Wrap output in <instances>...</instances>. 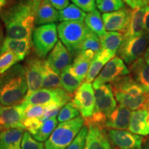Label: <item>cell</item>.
I'll return each mask as SVG.
<instances>
[{"mask_svg":"<svg viewBox=\"0 0 149 149\" xmlns=\"http://www.w3.org/2000/svg\"><path fill=\"white\" fill-rule=\"evenodd\" d=\"M43 0H15L0 12L6 37L31 40L37 11Z\"/></svg>","mask_w":149,"mask_h":149,"instance_id":"6da1fadb","label":"cell"},{"mask_svg":"<svg viewBox=\"0 0 149 149\" xmlns=\"http://www.w3.org/2000/svg\"><path fill=\"white\" fill-rule=\"evenodd\" d=\"M28 84L24 66L17 64L0 75V104L4 107L17 105L27 95Z\"/></svg>","mask_w":149,"mask_h":149,"instance_id":"7a4b0ae2","label":"cell"},{"mask_svg":"<svg viewBox=\"0 0 149 149\" xmlns=\"http://www.w3.org/2000/svg\"><path fill=\"white\" fill-rule=\"evenodd\" d=\"M90 31L84 21L62 22L57 26L59 39L72 57L80 53L81 44Z\"/></svg>","mask_w":149,"mask_h":149,"instance_id":"3957f363","label":"cell"},{"mask_svg":"<svg viewBox=\"0 0 149 149\" xmlns=\"http://www.w3.org/2000/svg\"><path fill=\"white\" fill-rule=\"evenodd\" d=\"M85 124L82 116H79L73 120L61 122L59 124L44 144L46 149H66Z\"/></svg>","mask_w":149,"mask_h":149,"instance_id":"277c9868","label":"cell"},{"mask_svg":"<svg viewBox=\"0 0 149 149\" xmlns=\"http://www.w3.org/2000/svg\"><path fill=\"white\" fill-rule=\"evenodd\" d=\"M57 26L56 24H48L37 26L32 34L35 53L41 59L45 58L57 44Z\"/></svg>","mask_w":149,"mask_h":149,"instance_id":"5b68a950","label":"cell"},{"mask_svg":"<svg viewBox=\"0 0 149 149\" xmlns=\"http://www.w3.org/2000/svg\"><path fill=\"white\" fill-rule=\"evenodd\" d=\"M71 99L72 95L61 88H41L26 97L22 103L27 107L31 105H46L52 104L63 107L66 104L69 103Z\"/></svg>","mask_w":149,"mask_h":149,"instance_id":"8992f818","label":"cell"},{"mask_svg":"<svg viewBox=\"0 0 149 149\" xmlns=\"http://www.w3.org/2000/svg\"><path fill=\"white\" fill-rule=\"evenodd\" d=\"M149 44V34L139 37H124V40L117 51V55L124 62L130 65L146 51Z\"/></svg>","mask_w":149,"mask_h":149,"instance_id":"52a82bcc","label":"cell"},{"mask_svg":"<svg viewBox=\"0 0 149 149\" xmlns=\"http://www.w3.org/2000/svg\"><path fill=\"white\" fill-rule=\"evenodd\" d=\"M129 73V70L124 64V61L118 56H115L102 68L101 72L93 81V87L95 89L102 85L112 83L118 78L128 75Z\"/></svg>","mask_w":149,"mask_h":149,"instance_id":"ba28073f","label":"cell"},{"mask_svg":"<svg viewBox=\"0 0 149 149\" xmlns=\"http://www.w3.org/2000/svg\"><path fill=\"white\" fill-rule=\"evenodd\" d=\"M72 103L84 119L92 116L95 108V97L93 85L86 81L81 84L74 93Z\"/></svg>","mask_w":149,"mask_h":149,"instance_id":"9c48e42d","label":"cell"},{"mask_svg":"<svg viewBox=\"0 0 149 149\" xmlns=\"http://www.w3.org/2000/svg\"><path fill=\"white\" fill-rule=\"evenodd\" d=\"M44 61L45 60H43L42 59L35 56L29 57L26 61L24 66L25 68L28 84L26 96L40 90L42 86Z\"/></svg>","mask_w":149,"mask_h":149,"instance_id":"30bf717a","label":"cell"},{"mask_svg":"<svg viewBox=\"0 0 149 149\" xmlns=\"http://www.w3.org/2000/svg\"><path fill=\"white\" fill-rule=\"evenodd\" d=\"M95 108L94 112L95 113L108 117L117 107L114 93L110 84L102 85L95 89Z\"/></svg>","mask_w":149,"mask_h":149,"instance_id":"8fae6325","label":"cell"},{"mask_svg":"<svg viewBox=\"0 0 149 149\" xmlns=\"http://www.w3.org/2000/svg\"><path fill=\"white\" fill-rule=\"evenodd\" d=\"M26 108L24 103L5 107L0 115V127L1 129L19 128L25 130L23 122L24 112Z\"/></svg>","mask_w":149,"mask_h":149,"instance_id":"7c38bea8","label":"cell"},{"mask_svg":"<svg viewBox=\"0 0 149 149\" xmlns=\"http://www.w3.org/2000/svg\"><path fill=\"white\" fill-rule=\"evenodd\" d=\"M112 144L119 149H141L143 137L141 135L122 130L110 129L107 133Z\"/></svg>","mask_w":149,"mask_h":149,"instance_id":"4fadbf2b","label":"cell"},{"mask_svg":"<svg viewBox=\"0 0 149 149\" xmlns=\"http://www.w3.org/2000/svg\"><path fill=\"white\" fill-rule=\"evenodd\" d=\"M130 11L128 8H122L114 12L103 13V19L106 31L109 32H116L124 33L127 29L130 21Z\"/></svg>","mask_w":149,"mask_h":149,"instance_id":"5bb4252c","label":"cell"},{"mask_svg":"<svg viewBox=\"0 0 149 149\" xmlns=\"http://www.w3.org/2000/svg\"><path fill=\"white\" fill-rule=\"evenodd\" d=\"M72 56L61 41H58L48 55L46 62L56 73H60L65 68L70 65Z\"/></svg>","mask_w":149,"mask_h":149,"instance_id":"9a60e30c","label":"cell"},{"mask_svg":"<svg viewBox=\"0 0 149 149\" xmlns=\"http://www.w3.org/2000/svg\"><path fill=\"white\" fill-rule=\"evenodd\" d=\"M88 133L84 149H112L110 139L103 127L93 124L86 125Z\"/></svg>","mask_w":149,"mask_h":149,"instance_id":"2e32d148","label":"cell"},{"mask_svg":"<svg viewBox=\"0 0 149 149\" xmlns=\"http://www.w3.org/2000/svg\"><path fill=\"white\" fill-rule=\"evenodd\" d=\"M113 91H120L128 95L139 97L149 94V90L137 83L130 75L121 77L111 83Z\"/></svg>","mask_w":149,"mask_h":149,"instance_id":"e0dca14e","label":"cell"},{"mask_svg":"<svg viewBox=\"0 0 149 149\" xmlns=\"http://www.w3.org/2000/svg\"><path fill=\"white\" fill-rule=\"evenodd\" d=\"M131 113L130 109L120 104L107 117L105 126L111 129L128 130Z\"/></svg>","mask_w":149,"mask_h":149,"instance_id":"ac0fdd59","label":"cell"},{"mask_svg":"<svg viewBox=\"0 0 149 149\" xmlns=\"http://www.w3.org/2000/svg\"><path fill=\"white\" fill-rule=\"evenodd\" d=\"M95 54L92 51H81L74 57L73 62L70 64V70L74 77L83 81L88 74L90 65Z\"/></svg>","mask_w":149,"mask_h":149,"instance_id":"d6986e66","label":"cell"},{"mask_svg":"<svg viewBox=\"0 0 149 149\" xmlns=\"http://www.w3.org/2000/svg\"><path fill=\"white\" fill-rule=\"evenodd\" d=\"M30 50L31 40H17L6 37L0 48V54L6 52H10L17 56L19 60L22 61L29 53Z\"/></svg>","mask_w":149,"mask_h":149,"instance_id":"ffe728a7","label":"cell"},{"mask_svg":"<svg viewBox=\"0 0 149 149\" xmlns=\"http://www.w3.org/2000/svg\"><path fill=\"white\" fill-rule=\"evenodd\" d=\"M116 100L121 105L133 111L149 110V94L139 97L128 95L120 91H113Z\"/></svg>","mask_w":149,"mask_h":149,"instance_id":"44dd1931","label":"cell"},{"mask_svg":"<svg viewBox=\"0 0 149 149\" xmlns=\"http://www.w3.org/2000/svg\"><path fill=\"white\" fill-rule=\"evenodd\" d=\"M146 7L135 8L130 11V21L124 37H139L144 35V16Z\"/></svg>","mask_w":149,"mask_h":149,"instance_id":"7402d4cb","label":"cell"},{"mask_svg":"<svg viewBox=\"0 0 149 149\" xmlns=\"http://www.w3.org/2000/svg\"><path fill=\"white\" fill-rule=\"evenodd\" d=\"M24 130L8 128L0 130V149H22Z\"/></svg>","mask_w":149,"mask_h":149,"instance_id":"603a6c76","label":"cell"},{"mask_svg":"<svg viewBox=\"0 0 149 149\" xmlns=\"http://www.w3.org/2000/svg\"><path fill=\"white\" fill-rule=\"evenodd\" d=\"M148 110H137L131 113L128 130L136 135L146 136L149 135V125L146 122Z\"/></svg>","mask_w":149,"mask_h":149,"instance_id":"cb8c5ba5","label":"cell"},{"mask_svg":"<svg viewBox=\"0 0 149 149\" xmlns=\"http://www.w3.org/2000/svg\"><path fill=\"white\" fill-rule=\"evenodd\" d=\"M114 57L115 55L105 50L102 49L99 53H97L91 61L88 74L86 77V82L91 83L94 81L104 66Z\"/></svg>","mask_w":149,"mask_h":149,"instance_id":"d4e9b609","label":"cell"},{"mask_svg":"<svg viewBox=\"0 0 149 149\" xmlns=\"http://www.w3.org/2000/svg\"><path fill=\"white\" fill-rule=\"evenodd\" d=\"M59 21V13L48 0H43L37 11L35 26L55 24Z\"/></svg>","mask_w":149,"mask_h":149,"instance_id":"484cf974","label":"cell"},{"mask_svg":"<svg viewBox=\"0 0 149 149\" xmlns=\"http://www.w3.org/2000/svg\"><path fill=\"white\" fill-rule=\"evenodd\" d=\"M131 77L139 84L149 90V65L143 57L137 59L129 65Z\"/></svg>","mask_w":149,"mask_h":149,"instance_id":"4316f807","label":"cell"},{"mask_svg":"<svg viewBox=\"0 0 149 149\" xmlns=\"http://www.w3.org/2000/svg\"><path fill=\"white\" fill-rule=\"evenodd\" d=\"M102 50L109 51L115 55L124 40V33L120 32H108L100 37Z\"/></svg>","mask_w":149,"mask_h":149,"instance_id":"83f0119b","label":"cell"},{"mask_svg":"<svg viewBox=\"0 0 149 149\" xmlns=\"http://www.w3.org/2000/svg\"><path fill=\"white\" fill-rule=\"evenodd\" d=\"M84 22L88 29L98 37H101L107 33L102 17L97 9L86 14Z\"/></svg>","mask_w":149,"mask_h":149,"instance_id":"f1b7e54d","label":"cell"},{"mask_svg":"<svg viewBox=\"0 0 149 149\" xmlns=\"http://www.w3.org/2000/svg\"><path fill=\"white\" fill-rule=\"evenodd\" d=\"M70 67V65L65 68L59 74V77H60L61 88L69 94L72 95L79 88L82 81H80L71 73Z\"/></svg>","mask_w":149,"mask_h":149,"instance_id":"f546056e","label":"cell"},{"mask_svg":"<svg viewBox=\"0 0 149 149\" xmlns=\"http://www.w3.org/2000/svg\"><path fill=\"white\" fill-rule=\"evenodd\" d=\"M57 122L58 120L56 117L48 119L43 122L42 126L31 135L37 141H40V142L45 141L49 138L52 133L57 126Z\"/></svg>","mask_w":149,"mask_h":149,"instance_id":"4dcf8cb0","label":"cell"},{"mask_svg":"<svg viewBox=\"0 0 149 149\" xmlns=\"http://www.w3.org/2000/svg\"><path fill=\"white\" fill-rule=\"evenodd\" d=\"M59 21L61 22L83 21L86 15L84 11L74 3H71L64 10L59 11Z\"/></svg>","mask_w":149,"mask_h":149,"instance_id":"1f68e13d","label":"cell"},{"mask_svg":"<svg viewBox=\"0 0 149 149\" xmlns=\"http://www.w3.org/2000/svg\"><path fill=\"white\" fill-rule=\"evenodd\" d=\"M42 87L44 88H61L60 77L44 61L43 69Z\"/></svg>","mask_w":149,"mask_h":149,"instance_id":"d6a6232c","label":"cell"},{"mask_svg":"<svg viewBox=\"0 0 149 149\" xmlns=\"http://www.w3.org/2000/svg\"><path fill=\"white\" fill-rule=\"evenodd\" d=\"M61 107L57 104H46V105L29 106L24 112V120L29 118H40L46 111L54 108ZM62 108V107H61Z\"/></svg>","mask_w":149,"mask_h":149,"instance_id":"836d02e7","label":"cell"},{"mask_svg":"<svg viewBox=\"0 0 149 149\" xmlns=\"http://www.w3.org/2000/svg\"><path fill=\"white\" fill-rule=\"evenodd\" d=\"M88 50L92 51L95 55L102 50L100 40L97 35L91 31L84 40L80 47V52L88 51Z\"/></svg>","mask_w":149,"mask_h":149,"instance_id":"e575fe53","label":"cell"},{"mask_svg":"<svg viewBox=\"0 0 149 149\" xmlns=\"http://www.w3.org/2000/svg\"><path fill=\"white\" fill-rule=\"evenodd\" d=\"M19 61L17 56L10 52L0 54V75L14 66Z\"/></svg>","mask_w":149,"mask_h":149,"instance_id":"d590c367","label":"cell"},{"mask_svg":"<svg viewBox=\"0 0 149 149\" xmlns=\"http://www.w3.org/2000/svg\"><path fill=\"white\" fill-rule=\"evenodd\" d=\"M79 110L74 107L72 102H69L61 108L60 113L57 117V120L61 123L65 122L79 117Z\"/></svg>","mask_w":149,"mask_h":149,"instance_id":"8d00e7d4","label":"cell"},{"mask_svg":"<svg viewBox=\"0 0 149 149\" xmlns=\"http://www.w3.org/2000/svg\"><path fill=\"white\" fill-rule=\"evenodd\" d=\"M124 6L125 5L122 0H102L101 2L97 5L99 10L103 13L121 10L124 8Z\"/></svg>","mask_w":149,"mask_h":149,"instance_id":"74e56055","label":"cell"},{"mask_svg":"<svg viewBox=\"0 0 149 149\" xmlns=\"http://www.w3.org/2000/svg\"><path fill=\"white\" fill-rule=\"evenodd\" d=\"M21 147L22 149H44L43 143L35 139L29 132H24Z\"/></svg>","mask_w":149,"mask_h":149,"instance_id":"f35d334b","label":"cell"},{"mask_svg":"<svg viewBox=\"0 0 149 149\" xmlns=\"http://www.w3.org/2000/svg\"><path fill=\"white\" fill-rule=\"evenodd\" d=\"M87 133H88V127L86 126H84L71 144L66 149H84Z\"/></svg>","mask_w":149,"mask_h":149,"instance_id":"ab89813d","label":"cell"},{"mask_svg":"<svg viewBox=\"0 0 149 149\" xmlns=\"http://www.w3.org/2000/svg\"><path fill=\"white\" fill-rule=\"evenodd\" d=\"M72 2L85 12H91L95 9L96 0H72Z\"/></svg>","mask_w":149,"mask_h":149,"instance_id":"60d3db41","label":"cell"},{"mask_svg":"<svg viewBox=\"0 0 149 149\" xmlns=\"http://www.w3.org/2000/svg\"><path fill=\"white\" fill-rule=\"evenodd\" d=\"M23 124L25 129L31 134L38 129L43 123L39 120V118H29L24 120Z\"/></svg>","mask_w":149,"mask_h":149,"instance_id":"b9f144b4","label":"cell"},{"mask_svg":"<svg viewBox=\"0 0 149 149\" xmlns=\"http://www.w3.org/2000/svg\"><path fill=\"white\" fill-rule=\"evenodd\" d=\"M56 10H62L69 6V0H48Z\"/></svg>","mask_w":149,"mask_h":149,"instance_id":"7bdbcfd3","label":"cell"},{"mask_svg":"<svg viewBox=\"0 0 149 149\" xmlns=\"http://www.w3.org/2000/svg\"><path fill=\"white\" fill-rule=\"evenodd\" d=\"M144 34H149V6H146L144 16Z\"/></svg>","mask_w":149,"mask_h":149,"instance_id":"ee69618b","label":"cell"},{"mask_svg":"<svg viewBox=\"0 0 149 149\" xmlns=\"http://www.w3.org/2000/svg\"><path fill=\"white\" fill-rule=\"evenodd\" d=\"M135 8H142L148 6L149 0H133Z\"/></svg>","mask_w":149,"mask_h":149,"instance_id":"f6af8a7d","label":"cell"},{"mask_svg":"<svg viewBox=\"0 0 149 149\" xmlns=\"http://www.w3.org/2000/svg\"><path fill=\"white\" fill-rule=\"evenodd\" d=\"M144 59V61H146V63L148 65H149V45L148 47H147L146 51L144 52V57H143Z\"/></svg>","mask_w":149,"mask_h":149,"instance_id":"bcb514c9","label":"cell"},{"mask_svg":"<svg viewBox=\"0 0 149 149\" xmlns=\"http://www.w3.org/2000/svg\"><path fill=\"white\" fill-rule=\"evenodd\" d=\"M8 0H0V12L6 6Z\"/></svg>","mask_w":149,"mask_h":149,"instance_id":"7dc6e473","label":"cell"},{"mask_svg":"<svg viewBox=\"0 0 149 149\" xmlns=\"http://www.w3.org/2000/svg\"><path fill=\"white\" fill-rule=\"evenodd\" d=\"M124 3H126L128 6H129L131 8H135V6H134L133 0H122Z\"/></svg>","mask_w":149,"mask_h":149,"instance_id":"c3c4849f","label":"cell"},{"mask_svg":"<svg viewBox=\"0 0 149 149\" xmlns=\"http://www.w3.org/2000/svg\"><path fill=\"white\" fill-rule=\"evenodd\" d=\"M3 109H4V107H3V106L1 105V104H0V115H1V113H2V111H3Z\"/></svg>","mask_w":149,"mask_h":149,"instance_id":"681fc988","label":"cell"},{"mask_svg":"<svg viewBox=\"0 0 149 149\" xmlns=\"http://www.w3.org/2000/svg\"><path fill=\"white\" fill-rule=\"evenodd\" d=\"M1 42H3V41H2V37H0V48H1Z\"/></svg>","mask_w":149,"mask_h":149,"instance_id":"f907efd6","label":"cell"},{"mask_svg":"<svg viewBox=\"0 0 149 149\" xmlns=\"http://www.w3.org/2000/svg\"><path fill=\"white\" fill-rule=\"evenodd\" d=\"M0 37H2V31H1V26H0Z\"/></svg>","mask_w":149,"mask_h":149,"instance_id":"816d5d0a","label":"cell"},{"mask_svg":"<svg viewBox=\"0 0 149 149\" xmlns=\"http://www.w3.org/2000/svg\"><path fill=\"white\" fill-rule=\"evenodd\" d=\"M102 1V0H96V3H97V5L99 4V3L101 2Z\"/></svg>","mask_w":149,"mask_h":149,"instance_id":"f5cc1de1","label":"cell"},{"mask_svg":"<svg viewBox=\"0 0 149 149\" xmlns=\"http://www.w3.org/2000/svg\"><path fill=\"white\" fill-rule=\"evenodd\" d=\"M148 146H149V139H148Z\"/></svg>","mask_w":149,"mask_h":149,"instance_id":"db71d44e","label":"cell"},{"mask_svg":"<svg viewBox=\"0 0 149 149\" xmlns=\"http://www.w3.org/2000/svg\"><path fill=\"white\" fill-rule=\"evenodd\" d=\"M1 130V127H0V130Z\"/></svg>","mask_w":149,"mask_h":149,"instance_id":"11a10c76","label":"cell"}]
</instances>
